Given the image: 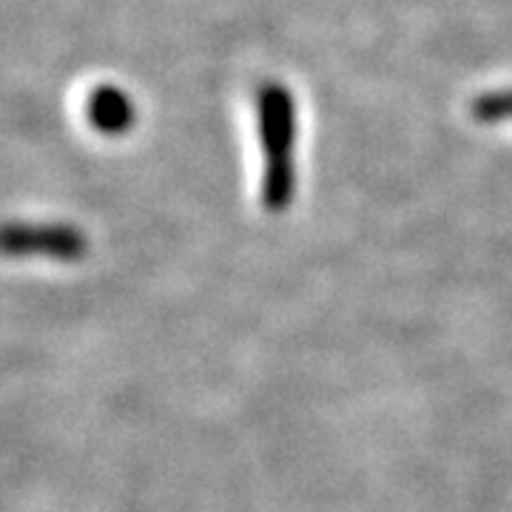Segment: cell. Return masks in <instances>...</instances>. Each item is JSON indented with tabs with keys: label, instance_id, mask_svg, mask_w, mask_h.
I'll return each instance as SVG.
<instances>
[{
	"label": "cell",
	"instance_id": "cell-2",
	"mask_svg": "<svg viewBox=\"0 0 512 512\" xmlns=\"http://www.w3.org/2000/svg\"><path fill=\"white\" fill-rule=\"evenodd\" d=\"M89 251V239L69 222H0V256H43L77 262Z\"/></svg>",
	"mask_w": 512,
	"mask_h": 512
},
{
	"label": "cell",
	"instance_id": "cell-1",
	"mask_svg": "<svg viewBox=\"0 0 512 512\" xmlns=\"http://www.w3.org/2000/svg\"><path fill=\"white\" fill-rule=\"evenodd\" d=\"M259 137L265 148V177L262 202L268 211H285L293 200L296 171H293V143H296V109L288 89L279 83H265L256 94Z\"/></svg>",
	"mask_w": 512,
	"mask_h": 512
},
{
	"label": "cell",
	"instance_id": "cell-3",
	"mask_svg": "<svg viewBox=\"0 0 512 512\" xmlns=\"http://www.w3.org/2000/svg\"><path fill=\"white\" fill-rule=\"evenodd\" d=\"M86 117H89L94 131H100L106 137H120V134L131 131L134 123H137V106H134V100L120 86L103 83V86H97L89 94Z\"/></svg>",
	"mask_w": 512,
	"mask_h": 512
},
{
	"label": "cell",
	"instance_id": "cell-4",
	"mask_svg": "<svg viewBox=\"0 0 512 512\" xmlns=\"http://www.w3.org/2000/svg\"><path fill=\"white\" fill-rule=\"evenodd\" d=\"M476 114L481 120H504L512 117V94H493L476 103Z\"/></svg>",
	"mask_w": 512,
	"mask_h": 512
}]
</instances>
